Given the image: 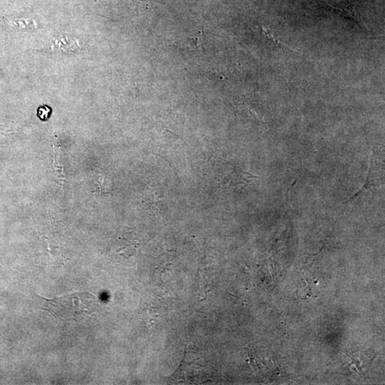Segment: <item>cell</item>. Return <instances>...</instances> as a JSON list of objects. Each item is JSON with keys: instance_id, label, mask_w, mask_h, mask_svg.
<instances>
[{"instance_id": "cell-1", "label": "cell", "mask_w": 385, "mask_h": 385, "mask_svg": "<svg viewBox=\"0 0 385 385\" xmlns=\"http://www.w3.org/2000/svg\"><path fill=\"white\" fill-rule=\"evenodd\" d=\"M39 297L44 302V310L48 311L56 318L64 321L77 320L95 311L96 298L90 292H72L51 299Z\"/></svg>"}, {"instance_id": "cell-2", "label": "cell", "mask_w": 385, "mask_h": 385, "mask_svg": "<svg viewBox=\"0 0 385 385\" xmlns=\"http://www.w3.org/2000/svg\"><path fill=\"white\" fill-rule=\"evenodd\" d=\"M52 48L66 54H71L78 52L81 46L77 40L67 37H59L54 40Z\"/></svg>"}, {"instance_id": "cell-3", "label": "cell", "mask_w": 385, "mask_h": 385, "mask_svg": "<svg viewBox=\"0 0 385 385\" xmlns=\"http://www.w3.org/2000/svg\"><path fill=\"white\" fill-rule=\"evenodd\" d=\"M54 159H53V166L54 169V173H55L56 177L58 179L59 182L61 184H63L64 181L66 180L65 173L64 171V166L61 165L59 164V158L57 157V151L54 149Z\"/></svg>"}, {"instance_id": "cell-4", "label": "cell", "mask_w": 385, "mask_h": 385, "mask_svg": "<svg viewBox=\"0 0 385 385\" xmlns=\"http://www.w3.org/2000/svg\"><path fill=\"white\" fill-rule=\"evenodd\" d=\"M52 110L47 106H42L38 108L37 115L39 118L43 121H46L48 119L50 116Z\"/></svg>"}, {"instance_id": "cell-5", "label": "cell", "mask_w": 385, "mask_h": 385, "mask_svg": "<svg viewBox=\"0 0 385 385\" xmlns=\"http://www.w3.org/2000/svg\"><path fill=\"white\" fill-rule=\"evenodd\" d=\"M189 39H190V44L192 48H194V47H196L197 49H201L202 42H203L201 36L198 35L195 37H190Z\"/></svg>"}]
</instances>
